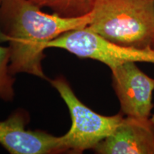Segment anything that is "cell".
Masks as SVG:
<instances>
[{
    "mask_svg": "<svg viewBox=\"0 0 154 154\" xmlns=\"http://www.w3.org/2000/svg\"><path fill=\"white\" fill-rule=\"evenodd\" d=\"M91 12L80 17H63L43 12L29 0H2L0 4V43L7 42L9 72L47 79L42 68L49 42L69 31L86 27Z\"/></svg>",
    "mask_w": 154,
    "mask_h": 154,
    "instance_id": "obj_1",
    "label": "cell"
},
{
    "mask_svg": "<svg viewBox=\"0 0 154 154\" xmlns=\"http://www.w3.org/2000/svg\"><path fill=\"white\" fill-rule=\"evenodd\" d=\"M115 43L154 46V0H96L86 26Z\"/></svg>",
    "mask_w": 154,
    "mask_h": 154,
    "instance_id": "obj_2",
    "label": "cell"
},
{
    "mask_svg": "<svg viewBox=\"0 0 154 154\" xmlns=\"http://www.w3.org/2000/svg\"><path fill=\"white\" fill-rule=\"evenodd\" d=\"M50 83L65 102L72 119L70 129L62 136L65 151L81 153L94 149L116 129L124 118L121 113L107 116L91 110L80 101L63 77L50 80Z\"/></svg>",
    "mask_w": 154,
    "mask_h": 154,
    "instance_id": "obj_3",
    "label": "cell"
},
{
    "mask_svg": "<svg viewBox=\"0 0 154 154\" xmlns=\"http://www.w3.org/2000/svg\"><path fill=\"white\" fill-rule=\"evenodd\" d=\"M47 47L64 49L79 57L99 61L110 69L129 61L154 63L153 47L138 49L121 45L86 27L65 32L49 42Z\"/></svg>",
    "mask_w": 154,
    "mask_h": 154,
    "instance_id": "obj_4",
    "label": "cell"
},
{
    "mask_svg": "<svg viewBox=\"0 0 154 154\" xmlns=\"http://www.w3.org/2000/svg\"><path fill=\"white\" fill-rule=\"evenodd\" d=\"M113 86L126 116L149 119L153 109L154 79L129 61L111 69Z\"/></svg>",
    "mask_w": 154,
    "mask_h": 154,
    "instance_id": "obj_5",
    "label": "cell"
},
{
    "mask_svg": "<svg viewBox=\"0 0 154 154\" xmlns=\"http://www.w3.org/2000/svg\"><path fill=\"white\" fill-rule=\"evenodd\" d=\"M26 113L16 111L0 121V145L11 154H47L65 151L62 136L26 128Z\"/></svg>",
    "mask_w": 154,
    "mask_h": 154,
    "instance_id": "obj_6",
    "label": "cell"
},
{
    "mask_svg": "<svg viewBox=\"0 0 154 154\" xmlns=\"http://www.w3.org/2000/svg\"><path fill=\"white\" fill-rule=\"evenodd\" d=\"M93 150L99 154H154V130L150 118L124 117Z\"/></svg>",
    "mask_w": 154,
    "mask_h": 154,
    "instance_id": "obj_7",
    "label": "cell"
},
{
    "mask_svg": "<svg viewBox=\"0 0 154 154\" xmlns=\"http://www.w3.org/2000/svg\"><path fill=\"white\" fill-rule=\"evenodd\" d=\"M40 8L47 7L63 17H80L91 13L96 0H29Z\"/></svg>",
    "mask_w": 154,
    "mask_h": 154,
    "instance_id": "obj_8",
    "label": "cell"
},
{
    "mask_svg": "<svg viewBox=\"0 0 154 154\" xmlns=\"http://www.w3.org/2000/svg\"><path fill=\"white\" fill-rule=\"evenodd\" d=\"M10 53L8 47L0 45V99L11 101L14 99V76L9 72Z\"/></svg>",
    "mask_w": 154,
    "mask_h": 154,
    "instance_id": "obj_9",
    "label": "cell"
},
{
    "mask_svg": "<svg viewBox=\"0 0 154 154\" xmlns=\"http://www.w3.org/2000/svg\"><path fill=\"white\" fill-rule=\"evenodd\" d=\"M150 121H151V125H152V126H153V130H154V114L153 115V116H152L151 118L150 119Z\"/></svg>",
    "mask_w": 154,
    "mask_h": 154,
    "instance_id": "obj_10",
    "label": "cell"
},
{
    "mask_svg": "<svg viewBox=\"0 0 154 154\" xmlns=\"http://www.w3.org/2000/svg\"><path fill=\"white\" fill-rule=\"evenodd\" d=\"M2 2V0H0V4H1Z\"/></svg>",
    "mask_w": 154,
    "mask_h": 154,
    "instance_id": "obj_11",
    "label": "cell"
},
{
    "mask_svg": "<svg viewBox=\"0 0 154 154\" xmlns=\"http://www.w3.org/2000/svg\"><path fill=\"white\" fill-rule=\"evenodd\" d=\"M153 48H154V46H153Z\"/></svg>",
    "mask_w": 154,
    "mask_h": 154,
    "instance_id": "obj_12",
    "label": "cell"
}]
</instances>
